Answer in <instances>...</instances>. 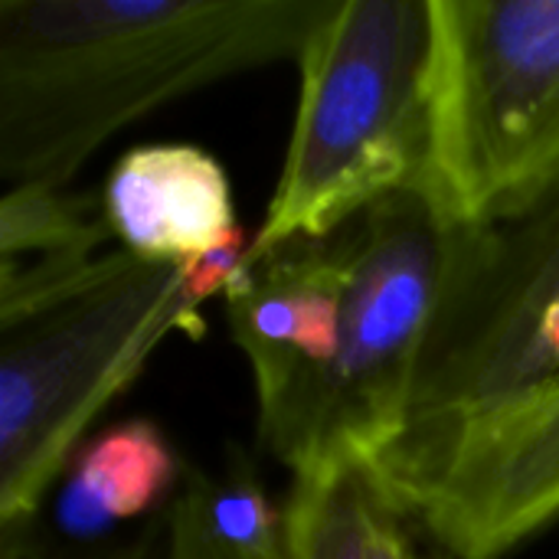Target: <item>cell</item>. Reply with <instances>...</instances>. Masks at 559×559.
Returning a JSON list of instances; mask_svg holds the SVG:
<instances>
[{
	"mask_svg": "<svg viewBox=\"0 0 559 559\" xmlns=\"http://www.w3.org/2000/svg\"><path fill=\"white\" fill-rule=\"evenodd\" d=\"M455 229L406 190L321 239L246 255L223 292L259 445L295 475L383 462L409 432Z\"/></svg>",
	"mask_w": 559,
	"mask_h": 559,
	"instance_id": "6da1fadb",
	"label": "cell"
},
{
	"mask_svg": "<svg viewBox=\"0 0 559 559\" xmlns=\"http://www.w3.org/2000/svg\"><path fill=\"white\" fill-rule=\"evenodd\" d=\"M337 0H0V180H66L131 121L301 56Z\"/></svg>",
	"mask_w": 559,
	"mask_h": 559,
	"instance_id": "7a4b0ae2",
	"label": "cell"
},
{
	"mask_svg": "<svg viewBox=\"0 0 559 559\" xmlns=\"http://www.w3.org/2000/svg\"><path fill=\"white\" fill-rule=\"evenodd\" d=\"M239 233L193 265L124 249L0 265V550L26 559L49 488L88 426L170 337H200V305L246 262Z\"/></svg>",
	"mask_w": 559,
	"mask_h": 559,
	"instance_id": "3957f363",
	"label": "cell"
},
{
	"mask_svg": "<svg viewBox=\"0 0 559 559\" xmlns=\"http://www.w3.org/2000/svg\"><path fill=\"white\" fill-rule=\"evenodd\" d=\"M432 0H337L308 36L292 141L246 255L321 239L419 190L432 134Z\"/></svg>",
	"mask_w": 559,
	"mask_h": 559,
	"instance_id": "277c9868",
	"label": "cell"
},
{
	"mask_svg": "<svg viewBox=\"0 0 559 559\" xmlns=\"http://www.w3.org/2000/svg\"><path fill=\"white\" fill-rule=\"evenodd\" d=\"M432 134L419 193L452 229L559 183V0H432Z\"/></svg>",
	"mask_w": 559,
	"mask_h": 559,
	"instance_id": "5b68a950",
	"label": "cell"
},
{
	"mask_svg": "<svg viewBox=\"0 0 559 559\" xmlns=\"http://www.w3.org/2000/svg\"><path fill=\"white\" fill-rule=\"evenodd\" d=\"M386 478L445 559H504L559 524V383L396 455Z\"/></svg>",
	"mask_w": 559,
	"mask_h": 559,
	"instance_id": "8992f818",
	"label": "cell"
},
{
	"mask_svg": "<svg viewBox=\"0 0 559 559\" xmlns=\"http://www.w3.org/2000/svg\"><path fill=\"white\" fill-rule=\"evenodd\" d=\"M108 233L144 262L193 265L239 236L223 164L197 144L124 151L102 187Z\"/></svg>",
	"mask_w": 559,
	"mask_h": 559,
	"instance_id": "52a82bcc",
	"label": "cell"
},
{
	"mask_svg": "<svg viewBox=\"0 0 559 559\" xmlns=\"http://www.w3.org/2000/svg\"><path fill=\"white\" fill-rule=\"evenodd\" d=\"M285 559H442L370 459H337L292 478Z\"/></svg>",
	"mask_w": 559,
	"mask_h": 559,
	"instance_id": "ba28073f",
	"label": "cell"
},
{
	"mask_svg": "<svg viewBox=\"0 0 559 559\" xmlns=\"http://www.w3.org/2000/svg\"><path fill=\"white\" fill-rule=\"evenodd\" d=\"M183 475L157 423H115L92 436L69 462L56 504L59 531L72 540L102 537L115 524L154 511Z\"/></svg>",
	"mask_w": 559,
	"mask_h": 559,
	"instance_id": "9c48e42d",
	"label": "cell"
},
{
	"mask_svg": "<svg viewBox=\"0 0 559 559\" xmlns=\"http://www.w3.org/2000/svg\"><path fill=\"white\" fill-rule=\"evenodd\" d=\"M111 239L105 216L66 187L26 183L0 200V265L39 259H95Z\"/></svg>",
	"mask_w": 559,
	"mask_h": 559,
	"instance_id": "30bf717a",
	"label": "cell"
},
{
	"mask_svg": "<svg viewBox=\"0 0 559 559\" xmlns=\"http://www.w3.org/2000/svg\"><path fill=\"white\" fill-rule=\"evenodd\" d=\"M210 531L242 559H285V514L265 495L252 459L242 449L226 452V465L216 478L200 468H187Z\"/></svg>",
	"mask_w": 559,
	"mask_h": 559,
	"instance_id": "8fae6325",
	"label": "cell"
},
{
	"mask_svg": "<svg viewBox=\"0 0 559 559\" xmlns=\"http://www.w3.org/2000/svg\"><path fill=\"white\" fill-rule=\"evenodd\" d=\"M164 524V559H242L210 531L190 472L183 475V485L174 495Z\"/></svg>",
	"mask_w": 559,
	"mask_h": 559,
	"instance_id": "7c38bea8",
	"label": "cell"
}]
</instances>
